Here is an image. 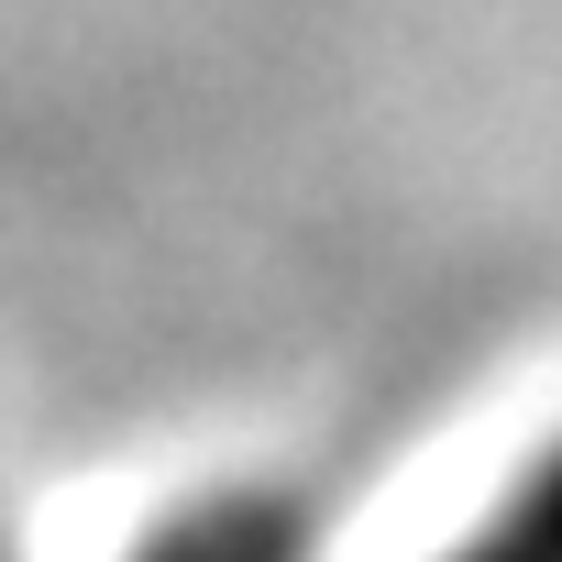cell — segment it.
<instances>
[{
  "mask_svg": "<svg viewBox=\"0 0 562 562\" xmlns=\"http://www.w3.org/2000/svg\"><path fill=\"white\" fill-rule=\"evenodd\" d=\"M122 562H321V507L299 485H276V474L210 485V496L166 507Z\"/></svg>",
  "mask_w": 562,
  "mask_h": 562,
  "instance_id": "cell-1",
  "label": "cell"
},
{
  "mask_svg": "<svg viewBox=\"0 0 562 562\" xmlns=\"http://www.w3.org/2000/svg\"><path fill=\"white\" fill-rule=\"evenodd\" d=\"M441 562H562V441H551L540 463H518V485H507Z\"/></svg>",
  "mask_w": 562,
  "mask_h": 562,
  "instance_id": "cell-2",
  "label": "cell"
},
{
  "mask_svg": "<svg viewBox=\"0 0 562 562\" xmlns=\"http://www.w3.org/2000/svg\"><path fill=\"white\" fill-rule=\"evenodd\" d=\"M0 562H23V551H12V529H0Z\"/></svg>",
  "mask_w": 562,
  "mask_h": 562,
  "instance_id": "cell-3",
  "label": "cell"
}]
</instances>
